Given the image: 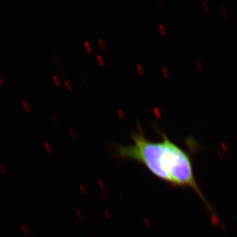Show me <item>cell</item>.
<instances>
[{
	"label": "cell",
	"instance_id": "6da1fadb",
	"mask_svg": "<svg viewBox=\"0 0 237 237\" xmlns=\"http://www.w3.org/2000/svg\"><path fill=\"white\" fill-rule=\"evenodd\" d=\"M160 133L161 141H154L138 129L131 134V144L115 146L116 157L137 161L154 177L173 187L190 188L211 211L196 180L190 153L169 138L166 133Z\"/></svg>",
	"mask_w": 237,
	"mask_h": 237
}]
</instances>
